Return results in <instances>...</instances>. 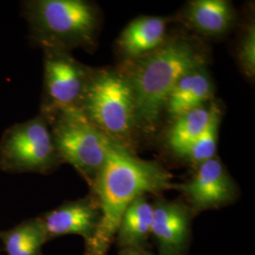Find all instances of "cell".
<instances>
[{"instance_id": "obj_2", "label": "cell", "mask_w": 255, "mask_h": 255, "mask_svg": "<svg viewBox=\"0 0 255 255\" xmlns=\"http://www.w3.org/2000/svg\"><path fill=\"white\" fill-rule=\"evenodd\" d=\"M203 64L204 56L199 47L185 39L164 43L136 59L127 76L134 97L136 125L152 130L176 83Z\"/></svg>"}, {"instance_id": "obj_3", "label": "cell", "mask_w": 255, "mask_h": 255, "mask_svg": "<svg viewBox=\"0 0 255 255\" xmlns=\"http://www.w3.org/2000/svg\"><path fill=\"white\" fill-rule=\"evenodd\" d=\"M79 108L110 141L127 148L136 119L133 92L126 75L111 70L90 72Z\"/></svg>"}, {"instance_id": "obj_16", "label": "cell", "mask_w": 255, "mask_h": 255, "mask_svg": "<svg viewBox=\"0 0 255 255\" xmlns=\"http://www.w3.org/2000/svg\"><path fill=\"white\" fill-rule=\"evenodd\" d=\"M209 121L204 130L191 146L181 156L194 164H200L214 158L217 150L218 132L220 122V111L217 105H212Z\"/></svg>"}, {"instance_id": "obj_5", "label": "cell", "mask_w": 255, "mask_h": 255, "mask_svg": "<svg viewBox=\"0 0 255 255\" xmlns=\"http://www.w3.org/2000/svg\"><path fill=\"white\" fill-rule=\"evenodd\" d=\"M59 158L95 182L108 154L110 141L79 107L46 110Z\"/></svg>"}, {"instance_id": "obj_7", "label": "cell", "mask_w": 255, "mask_h": 255, "mask_svg": "<svg viewBox=\"0 0 255 255\" xmlns=\"http://www.w3.org/2000/svg\"><path fill=\"white\" fill-rule=\"evenodd\" d=\"M45 49L46 110L79 107L91 71L64 49Z\"/></svg>"}, {"instance_id": "obj_14", "label": "cell", "mask_w": 255, "mask_h": 255, "mask_svg": "<svg viewBox=\"0 0 255 255\" xmlns=\"http://www.w3.org/2000/svg\"><path fill=\"white\" fill-rule=\"evenodd\" d=\"M193 27L204 34L223 33L233 21V9L228 1L196 0L189 4L186 12Z\"/></svg>"}, {"instance_id": "obj_12", "label": "cell", "mask_w": 255, "mask_h": 255, "mask_svg": "<svg viewBox=\"0 0 255 255\" xmlns=\"http://www.w3.org/2000/svg\"><path fill=\"white\" fill-rule=\"evenodd\" d=\"M212 84L202 68L184 75L176 83L165 103V109L176 119L184 113L203 106L212 96Z\"/></svg>"}, {"instance_id": "obj_18", "label": "cell", "mask_w": 255, "mask_h": 255, "mask_svg": "<svg viewBox=\"0 0 255 255\" xmlns=\"http://www.w3.org/2000/svg\"><path fill=\"white\" fill-rule=\"evenodd\" d=\"M41 226L39 223L26 224L16 229L14 232L9 234L6 239V251L9 255H13L22 245L31 237L37 229Z\"/></svg>"}, {"instance_id": "obj_6", "label": "cell", "mask_w": 255, "mask_h": 255, "mask_svg": "<svg viewBox=\"0 0 255 255\" xmlns=\"http://www.w3.org/2000/svg\"><path fill=\"white\" fill-rule=\"evenodd\" d=\"M59 158L45 117L8 128L0 141V162L20 170H44Z\"/></svg>"}, {"instance_id": "obj_8", "label": "cell", "mask_w": 255, "mask_h": 255, "mask_svg": "<svg viewBox=\"0 0 255 255\" xmlns=\"http://www.w3.org/2000/svg\"><path fill=\"white\" fill-rule=\"evenodd\" d=\"M179 188L198 211L228 203L235 199L237 193L223 164L215 157L199 164L191 180Z\"/></svg>"}, {"instance_id": "obj_9", "label": "cell", "mask_w": 255, "mask_h": 255, "mask_svg": "<svg viewBox=\"0 0 255 255\" xmlns=\"http://www.w3.org/2000/svg\"><path fill=\"white\" fill-rule=\"evenodd\" d=\"M190 219L180 203L160 201L154 206L151 235L161 255H182L187 245Z\"/></svg>"}, {"instance_id": "obj_10", "label": "cell", "mask_w": 255, "mask_h": 255, "mask_svg": "<svg viewBox=\"0 0 255 255\" xmlns=\"http://www.w3.org/2000/svg\"><path fill=\"white\" fill-rule=\"evenodd\" d=\"M101 215L89 201L68 204L47 215L44 223L46 233L52 236L81 235L91 240L94 237Z\"/></svg>"}, {"instance_id": "obj_11", "label": "cell", "mask_w": 255, "mask_h": 255, "mask_svg": "<svg viewBox=\"0 0 255 255\" xmlns=\"http://www.w3.org/2000/svg\"><path fill=\"white\" fill-rule=\"evenodd\" d=\"M166 22L161 17H140L132 21L122 31L119 48L130 59L148 54L164 43Z\"/></svg>"}, {"instance_id": "obj_1", "label": "cell", "mask_w": 255, "mask_h": 255, "mask_svg": "<svg viewBox=\"0 0 255 255\" xmlns=\"http://www.w3.org/2000/svg\"><path fill=\"white\" fill-rule=\"evenodd\" d=\"M94 186L100 199L101 218L90 240L89 255H105L130 202L146 193L166 190L172 183L171 175L162 166L141 160L112 142Z\"/></svg>"}, {"instance_id": "obj_19", "label": "cell", "mask_w": 255, "mask_h": 255, "mask_svg": "<svg viewBox=\"0 0 255 255\" xmlns=\"http://www.w3.org/2000/svg\"><path fill=\"white\" fill-rule=\"evenodd\" d=\"M46 231L44 225H41L36 232L27 239L18 251L13 255H35L45 240Z\"/></svg>"}, {"instance_id": "obj_4", "label": "cell", "mask_w": 255, "mask_h": 255, "mask_svg": "<svg viewBox=\"0 0 255 255\" xmlns=\"http://www.w3.org/2000/svg\"><path fill=\"white\" fill-rule=\"evenodd\" d=\"M32 33L45 48L91 45L99 27L98 11L82 0H38L27 4Z\"/></svg>"}, {"instance_id": "obj_20", "label": "cell", "mask_w": 255, "mask_h": 255, "mask_svg": "<svg viewBox=\"0 0 255 255\" xmlns=\"http://www.w3.org/2000/svg\"><path fill=\"white\" fill-rule=\"evenodd\" d=\"M120 255H152L149 253H146L141 249H134V248H125L123 252H121Z\"/></svg>"}, {"instance_id": "obj_17", "label": "cell", "mask_w": 255, "mask_h": 255, "mask_svg": "<svg viewBox=\"0 0 255 255\" xmlns=\"http://www.w3.org/2000/svg\"><path fill=\"white\" fill-rule=\"evenodd\" d=\"M255 27L250 26L240 46L239 59L245 72L254 76L255 71Z\"/></svg>"}, {"instance_id": "obj_15", "label": "cell", "mask_w": 255, "mask_h": 255, "mask_svg": "<svg viewBox=\"0 0 255 255\" xmlns=\"http://www.w3.org/2000/svg\"><path fill=\"white\" fill-rule=\"evenodd\" d=\"M210 114V108L201 106L176 118L167 139L175 153L181 156L200 136L208 124Z\"/></svg>"}, {"instance_id": "obj_13", "label": "cell", "mask_w": 255, "mask_h": 255, "mask_svg": "<svg viewBox=\"0 0 255 255\" xmlns=\"http://www.w3.org/2000/svg\"><path fill=\"white\" fill-rule=\"evenodd\" d=\"M154 206L140 196L124 211L117 231L119 244L124 248L141 249L151 235Z\"/></svg>"}]
</instances>
